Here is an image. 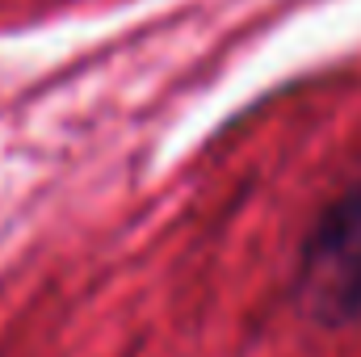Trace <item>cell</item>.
<instances>
[{
  "instance_id": "obj_1",
  "label": "cell",
  "mask_w": 361,
  "mask_h": 357,
  "mask_svg": "<svg viewBox=\"0 0 361 357\" xmlns=\"http://www.w3.org/2000/svg\"><path fill=\"white\" fill-rule=\"evenodd\" d=\"M302 290L319 315H357L361 311V185L336 202L302 257Z\"/></svg>"
}]
</instances>
